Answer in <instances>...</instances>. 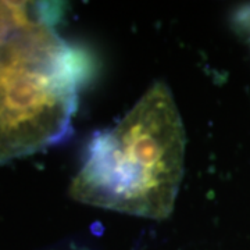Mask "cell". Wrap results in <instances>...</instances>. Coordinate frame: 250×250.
<instances>
[{
    "instance_id": "cell-1",
    "label": "cell",
    "mask_w": 250,
    "mask_h": 250,
    "mask_svg": "<svg viewBox=\"0 0 250 250\" xmlns=\"http://www.w3.org/2000/svg\"><path fill=\"white\" fill-rule=\"evenodd\" d=\"M185 147L175 99L157 81L116 126L93 135L70 196L111 211L166 220L184 177Z\"/></svg>"
},
{
    "instance_id": "cell-2",
    "label": "cell",
    "mask_w": 250,
    "mask_h": 250,
    "mask_svg": "<svg viewBox=\"0 0 250 250\" xmlns=\"http://www.w3.org/2000/svg\"><path fill=\"white\" fill-rule=\"evenodd\" d=\"M59 20L21 28L0 46V164L70 134L90 59L57 32Z\"/></svg>"
},
{
    "instance_id": "cell-3",
    "label": "cell",
    "mask_w": 250,
    "mask_h": 250,
    "mask_svg": "<svg viewBox=\"0 0 250 250\" xmlns=\"http://www.w3.org/2000/svg\"><path fill=\"white\" fill-rule=\"evenodd\" d=\"M62 10L54 1H0V46L21 28L60 20Z\"/></svg>"
}]
</instances>
